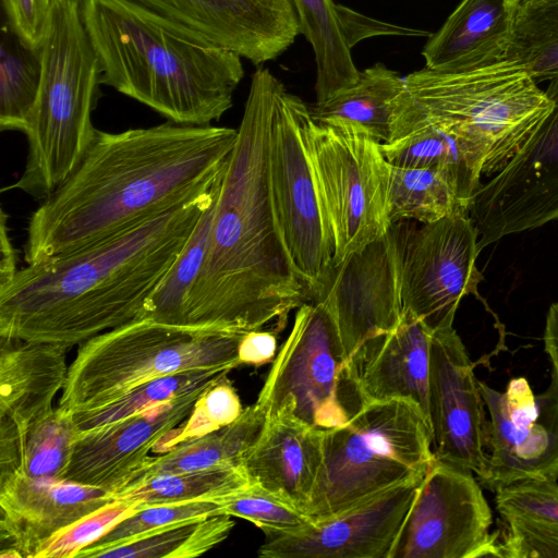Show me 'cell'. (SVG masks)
I'll use <instances>...</instances> for the list:
<instances>
[{
	"mask_svg": "<svg viewBox=\"0 0 558 558\" xmlns=\"http://www.w3.org/2000/svg\"><path fill=\"white\" fill-rule=\"evenodd\" d=\"M236 136L232 128L171 121L97 130L72 173L32 214L26 264L88 247L208 192Z\"/></svg>",
	"mask_w": 558,
	"mask_h": 558,
	"instance_id": "obj_1",
	"label": "cell"
},
{
	"mask_svg": "<svg viewBox=\"0 0 558 558\" xmlns=\"http://www.w3.org/2000/svg\"><path fill=\"white\" fill-rule=\"evenodd\" d=\"M279 80L252 75L238 136L220 178L209 243L183 307L182 325L246 332L311 302L278 217L270 179V132Z\"/></svg>",
	"mask_w": 558,
	"mask_h": 558,
	"instance_id": "obj_2",
	"label": "cell"
},
{
	"mask_svg": "<svg viewBox=\"0 0 558 558\" xmlns=\"http://www.w3.org/2000/svg\"><path fill=\"white\" fill-rule=\"evenodd\" d=\"M220 178L208 192L123 233L19 269L0 288V337L70 349L142 318L215 201Z\"/></svg>",
	"mask_w": 558,
	"mask_h": 558,
	"instance_id": "obj_3",
	"label": "cell"
},
{
	"mask_svg": "<svg viewBox=\"0 0 558 558\" xmlns=\"http://www.w3.org/2000/svg\"><path fill=\"white\" fill-rule=\"evenodd\" d=\"M82 10L101 84L178 124L208 125L232 107L244 76L238 53L119 0H82Z\"/></svg>",
	"mask_w": 558,
	"mask_h": 558,
	"instance_id": "obj_4",
	"label": "cell"
},
{
	"mask_svg": "<svg viewBox=\"0 0 558 558\" xmlns=\"http://www.w3.org/2000/svg\"><path fill=\"white\" fill-rule=\"evenodd\" d=\"M39 51L41 82L24 133L26 161L10 189L45 199L72 173L97 133L92 113L101 68L82 0H52Z\"/></svg>",
	"mask_w": 558,
	"mask_h": 558,
	"instance_id": "obj_5",
	"label": "cell"
},
{
	"mask_svg": "<svg viewBox=\"0 0 558 558\" xmlns=\"http://www.w3.org/2000/svg\"><path fill=\"white\" fill-rule=\"evenodd\" d=\"M245 332L138 318L81 344L59 399L73 413L98 409L153 378L241 365Z\"/></svg>",
	"mask_w": 558,
	"mask_h": 558,
	"instance_id": "obj_6",
	"label": "cell"
},
{
	"mask_svg": "<svg viewBox=\"0 0 558 558\" xmlns=\"http://www.w3.org/2000/svg\"><path fill=\"white\" fill-rule=\"evenodd\" d=\"M404 84L430 123L472 146L486 177L508 163L554 107L525 70L506 60L462 72L424 66Z\"/></svg>",
	"mask_w": 558,
	"mask_h": 558,
	"instance_id": "obj_7",
	"label": "cell"
},
{
	"mask_svg": "<svg viewBox=\"0 0 558 558\" xmlns=\"http://www.w3.org/2000/svg\"><path fill=\"white\" fill-rule=\"evenodd\" d=\"M435 459L429 423L404 400L367 401L323 429V465L306 511L313 522L423 475Z\"/></svg>",
	"mask_w": 558,
	"mask_h": 558,
	"instance_id": "obj_8",
	"label": "cell"
},
{
	"mask_svg": "<svg viewBox=\"0 0 558 558\" xmlns=\"http://www.w3.org/2000/svg\"><path fill=\"white\" fill-rule=\"evenodd\" d=\"M364 402L359 367L348 357L328 305L324 301L302 304L256 405L266 418L287 414L312 427L330 429L345 424Z\"/></svg>",
	"mask_w": 558,
	"mask_h": 558,
	"instance_id": "obj_9",
	"label": "cell"
},
{
	"mask_svg": "<svg viewBox=\"0 0 558 558\" xmlns=\"http://www.w3.org/2000/svg\"><path fill=\"white\" fill-rule=\"evenodd\" d=\"M310 149L333 235L335 269L392 227L390 163L379 141L348 122H317L313 118Z\"/></svg>",
	"mask_w": 558,
	"mask_h": 558,
	"instance_id": "obj_10",
	"label": "cell"
},
{
	"mask_svg": "<svg viewBox=\"0 0 558 558\" xmlns=\"http://www.w3.org/2000/svg\"><path fill=\"white\" fill-rule=\"evenodd\" d=\"M312 122L311 108L279 81L270 132L272 194L290 253L317 301L332 277L335 242L312 163Z\"/></svg>",
	"mask_w": 558,
	"mask_h": 558,
	"instance_id": "obj_11",
	"label": "cell"
},
{
	"mask_svg": "<svg viewBox=\"0 0 558 558\" xmlns=\"http://www.w3.org/2000/svg\"><path fill=\"white\" fill-rule=\"evenodd\" d=\"M473 472L434 459L389 558H502L499 531Z\"/></svg>",
	"mask_w": 558,
	"mask_h": 558,
	"instance_id": "obj_12",
	"label": "cell"
},
{
	"mask_svg": "<svg viewBox=\"0 0 558 558\" xmlns=\"http://www.w3.org/2000/svg\"><path fill=\"white\" fill-rule=\"evenodd\" d=\"M554 107L518 153L474 193L469 206L480 251L500 239L558 219V77Z\"/></svg>",
	"mask_w": 558,
	"mask_h": 558,
	"instance_id": "obj_13",
	"label": "cell"
},
{
	"mask_svg": "<svg viewBox=\"0 0 558 558\" xmlns=\"http://www.w3.org/2000/svg\"><path fill=\"white\" fill-rule=\"evenodd\" d=\"M489 414L488 457L477 476L496 493L520 481L558 480V374L535 395L524 377L512 378L504 392L478 380Z\"/></svg>",
	"mask_w": 558,
	"mask_h": 558,
	"instance_id": "obj_14",
	"label": "cell"
},
{
	"mask_svg": "<svg viewBox=\"0 0 558 558\" xmlns=\"http://www.w3.org/2000/svg\"><path fill=\"white\" fill-rule=\"evenodd\" d=\"M478 234L468 211H457L405 230L402 245L403 311L433 332L453 327L461 300L475 293L482 274L475 265Z\"/></svg>",
	"mask_w": 558,
	"mask_h": 558,
	"instance_id": "obj_15",
	"label": "cell"
},
{
	"mask_svg": "<svg viewBox=\"0 0 558 558\" xmlns=\"http://www.w3.org/2000/svg\"><path fill=\"white\" fill-rule=\"evenodd\" d=\"M404 231L393 223L384 236L337 266L317 300L328 305L348 357L357 367L366 350L391 332L402 318Z\"/></svg>",
	"mask_w": 558,
	"mask_h": 558,
	"instance_id": "obj_16",
	"label": "cell"
},
{
	"mask_svg": "<svg viewBox=\"0 0 558 558\" xmlns=\"http://www.w3.org/2000/svg\"><path fill=\"white\" fill-rule=\"evenodd\" d=\"M178 32L225 47L255 65L300 35L291 0H119Z\"/></svg>",
	"mask_w": 558,
	"mask_h": 558,
	"instance_id": "obj_17",
	"label": "cell"
},
{
	"mask_svg": "<svg viewBox=\"0 0 558 558\" xmlns=\"http://www.w3.org/2000/svg\"><path fill=\"white\" fill-rule=\"evenodd\" d=\"M486 405L474 364L453 327L433 332L428 373V422L436 459L473 472L488 457Z\"/></svg>",
	"mask_w": 558,
	"mask_h": 558,
	"instance_id": "obj_18",
	"label": "cell"
},
{
	"mask_svg": "<svg viewBox=\"0 0 558 558\" xmlns=\"http://www.w3.org/2000/svg\"><path fill=\"white\" fill-rule=\"evenodd\" d=\"M424 474L299 532L266 535L257 555L260 558H389Z\"/></svg>",
	"mask_w": 558,
	"mask_h": 558,
	"instance_id": "obj_19",
	"label": "cell"
},
{
	"mask_svg": "<svg viewBox=\"0 0 558 558\" xmlns=\"http://www.w3.org/2000/svg\"><path fill=\"white\" fill-rule=\"evenodd\" d=\"M203 391L80 432L62 480L100 488L113 496L160 440L186 420Z\"/></svg>",
	"mask_w": 558,
	"mask_h": 558,
	"instance_id": "obj_20",
	"label": "cell"
},
{
	"mask_svg": "<svg viewBox=\"0 0 558 558\" xmlns=\"http://www.w3.org/2000/svg\"><path fill=\"white\" fill-rule=\"evenodd\" d=\"M114 498L59 478H0V558H34L38 547Z\"/></svg>",
	"mask_w": 558,
	"mask_h": 558,
	"instance_id": "obj_21",
	"label": "cell"
},
{
	"mask_svg": "<svg viewBox=\"0 0 558 558\" xmlns=\"http://www.w3.org/2000/svg\"><path fill=\"white\" fill-rule=\"evenodd\" d=\"M323 465V429L280 414L267 418L242 468L257 484L306 514Z\"/></svg>",
	"mask_w": 558,
	"mask_h": 558,
	"instance_id": "obj_22",
	"label": "cell"
},
{
	"mask_svg": "<svg viewBox=\"0 0 558 558\" xmlns=\"http://www.w3.org/2000/svg\"><path fill=\"white\" fill-rule=\"evenodd\" d=\"M380 147L392 166L429 168L445 174L461 206L469 210L482 185V159L465 141L430 123L407 87L397 101L390 140Z\"/></svg>",
	"mask_w": 558,
	"mask_h": 558,
	"instance_id": "obj_23",
	"label": "cell"
},
{
	"mask_svg": "<svg viewBox=\"0 0 558 558\" xmlns=\"http://www.w3.org/2000/svg\"><path fill=\"white\" fill-rule=\"evenodd\" d=\"M519 0H462L422 50L425 68L462 72L502 61Z\"/></svg>",
	"mask_w": 558,
	"mask_h": 558,
	"instance_id": "obj_24",
	"label": "cell"
},
{
	"mask_svg": "<svg viewBox=\"0 0 558 558\" xmlns=\"http://www.w3.org/2000/svg\"><path fill=\"white\" fill-rule=\"evenodd\" d=\"M432 336L422 320L403 311L399 325L374 342L359 363L364 401L404 400L416 405L428 421Z\"/></svg>",
	"mask_w": 558,
	"mask_h": 558,
	"instance_id": "obj_25",
	"label": "cell"
},
{
	"mask_svg": "<svg viewBox=\"0 0 558 558\" xmlns=\"http://www.w3.org/2000/svg\"><path fill=\"white\" fill-rule=\"evenodd\" d=\"M64 345L0 337V420L27 429L49 415L69 366Z\"/></svg>",
	"mask_w": 558,
	"mask_h": 558,
	"instance_id": "obj_26",
	"label": "cell"
},
{
	"mask_svg": "<svg viewBox=\"0 0 558 558\" xmlns=\"http://www.w3.org/2000/svg\"><path fill=\"white\" fill-rule=\"evenodd\" d=\"M266 420L265 413L256 403L248 405L233 423L184 440L157 456H149L123 487L161 474L204 470L222 464L242 465L245 453L258 438Z\"/></svg>",
	"mask_w": 558,
	"mask_h": 558,
	"instance_id": "obj_27",
	"label": "cell"
},
{
	"mask_svg": "<svg viewBox=\"0 0 558 558\" xmlns=\"http://www.w3.org/2000/svg\"><path fill=\"white\" fill-rule=\"evenodd\" d=\"M404 77L383 63L360 72L357 81L311 108L317 122H348L365 129L380 143L390 140Z\"/></svg>",
	"mask_w": 558,
	"mask_h": 558,
	"instance_id": "obj_28",
	"label": "cell"
},
{
	"mask_svg": "<svg viewBox=\"0 0 558 558\" xmlns=\"http://www.w3.org/2000/svg\"><path fill=\"white\" fill-rule=\"evenodd\" d=\"M300 34L311 44L316 62V102L354 84L356 68L332 0H291Z\"/></svg>",
	"mask_w": 558,
	"mask_h": 558,
	"instance_id": "obj_29",
	"label": "cell"
},
{
	"mask_svg": "<svg viewBox=\"0 0 558 558\" xmlns=\"http://www.w3.org/2000/svg\"><path fill=\"white\" fill-rule=\"evenodd\" d=\"M41 82L39 47L23 41L4 23L0 49V129L26 132Z\"/></svg>",
	"mask_w": 558,
	"mask_h": 558,
	"instance_id": "obj_30",
	"label": "cell"
},
{
	"mask_svg": "<svg viewBox=\"0 0 558 558\" xmlns=\"http://www.w3.org/2000/svg\"><path fill=\"white\" fill-rule=\"evenodd\" d=\"M242 465L222 464L204 470L161 474L121 488L113 498L142 508L195 500H216L251 485Z\"/></svg>",
	"mask_w": 558,
	"mask_h": 558,
	"instance_id": "obj_31",
	"label": "cell"
},
{
	"mask_svg": "<svg viewBox=\"0 0 558 558\" xmlns=\"http://www.w3.org/2000/svg\"><path fill=\"white\" fill-rule=\"evenodd\" d=\"M227 368H195L153 378L98 409L76 412L80 432L105 426L163 402L205 390L228 375Z\"/></svg>",
	"mask_w": 558,
	"mask_h": 558,
	"instance_id": "obj_32",
	"label": "cell"
},
{
	"mask_svg": "<svg viewBox=\"0 0 558 558\" xmlns=\"http://www.w3.org/2000/svg\"><path fill=\"white\" fill-rule=\"evenodd\" d=\"M506 61L536 82L558 77V0H530L517 13Z\"/></svg>",
	"mask_w": 558,
	"mask_h": 558,
	"instance_id": "obj_33",
	"label": "cell"
},
{
	"mask_svg": "<svg viewBox=\"0 0 558 558\" xmlns=\"http://www.w3.org/2000/svg\"><path fill=\"white\" fill-rule=\"evenodd\" d=\"M234 526L226 513L183 521L99 551L106 558H193L222 543Z\"/></svg>",
	"mask_w": 558,
	"mask_h": 558,
	"instance_id": "obj_34",
	"label": "cell"
},
{
	"mask_svg": "<svg viewBox=\"0 0 558 558\" xmlns=\"http://www.w3.org/2000/svg\"><path fill=\"white\" fill-rule=\"evenodd\" d=\"M389 215L392 223L414 219L435 222L464 209L441 172L429 168L390 165Z\"/></svg>",
	"mask_w": 558,
	"mask_h": 558,
	"instance_id": "obj_35",
	"label": "cell"
},
{
	"mask_svg": "<svg viewBox=\"0 0 558 558\" xmlns=\"http://www.w3.org/2000/svg\"><path fill=\"white\" fill-rule=\"evenodd\" d=\"M215 202L216 198L203 214L183 250L147 300L142 318L182 325L185 300L206 257Z\"/></svg>",
	"mask_w": 558,
	"mask_h": 558,
	"instance_id": "obj_36",
	"label": "cell"
},
{
	"mask_svg": "<svg viewBox=\"0 0 558 558\" xmlns=\"http://www.w3.org/2000/svg\"><path fill=\"white\" fill-rule=\"evenodd\" d=\"M78 433L73 412L58 407L27 429L19 468L13 474L62 480Z\"/></svg>",
	"mask_w": 558,
	"mask_h": 558,
	"instance_id": "obj_37",
	"label": "cell"
},
{
	"mask_svg": "<svg viewBox=\"0 0 558 558\" xmlns=\"http://www.w3.org/2000/svg\"><path fill=\"white\" fill-rule=\"evenodd\" d=\"M221 513L222 507L215 500L143 507L119 522L97 542L82 549L75 558H96L104 549L135 541L172 524Z\"/></svg>",
	"mask_w": 558,
	"mask_h": 558,
	"instance_id": "obj_38",
	"label": "cell"
},
{
	"mask_svg": "<svg viewBox=\"0 0 558 558\" xmlns=\"http://www.w3.org/2000/svg\"><path fill=\"white\" fill-rule=\"evenodd\" d=\"M495 494L496 509L505 524L515 523L558 536L557 481H520Z\"/></svg>",
	"mask_w": 558,
	"mask_h": 558,
	"instance_id": "obj_39",
	"label": "cell"
},
{
	"mask_svg": "<svg viewBox=\"0 0 558 558\" xmlns=\"http://www.w3.org/2000/svg\"><path fill=\"white\" fill-rule=\"evenodd\" d=\"M215 501L223 513L250 521L265 536L295 533L313 523L308 515L254 483Z\"/></svg>",
	"mask_w": 558,
	"mask_h": 558,
	"instance_id": "obj_40",
	"label": "cell"
},
{
	"mask_svg": "<svg viewBox=\"0 0 558 558\" xmlns=\"http://www.w3.org/2000/svg\"><path fill=\"white\" fill-rule=\"evenodd\" d=\"M240 397L227 376L207 387L196 399L192 412L170 430L154 449L161 453L173 446L227 426L243 412Z\"/></svg>",
	"mask_w": 558,
	"mask_h": 558,
	"instance_id": "obj_41",
	"label": "cell"
},
{
	"mask_svg": "<svg viewBox=\"0 0 558 558\" xmlns=\"http://www.w3.org/2000/svg\"><path fill=\"white\" fill-rule=\"evenodd\" d=\"M141 508L135 501L114 498L46 541L38 547L34 558H75L82 549L97 542Z\"/></svg>",
	"mask_w": 558,
	"mask_h": 558,
	"instance_id": "obj_42",
	"label": "cell"
},
{
	"mask_svg": "<svg viewBox=\"0 0 558 558\" xmlns=\"http://www.w3.org/2000/svg\"><path fill=\"white\" fill-rule=\"evenodd\" d=\"M507 527L500 549L502 558H558V536L515 523Z\"/></svg>",
	"mask_w": 558,
	"mask_h": 558,
	"instance_id": "obj_43",
	"label": "cell"
},
{
	"mask_svg": "<svg viewBox=\"0 0 558 558\" xmlns=\"http://www.w3.org/2000/svg\"><path fill=\"white\" fill-rule=\"evenodd\" d=\"M52 0H2L7 21L19 37L39 47Z\"/></svg>",
	"mask_w": 558,
	"mask_h": 558,
	"instance_id": "obj_44",
	"label": "cell"
},
{
	"mask_svg": "<svg viewBox=\"0 0 558 558\" xmlns=\"http://www.w3.org/2000/svg\"><path fill=\"white\" fill-rule=\"evenodd\" d=\"M337 13L345 39L351 49L361 40L383 35L425 36L429 33L421 29L398 26L363 15L337 3Z\"/></svg>",
	"mask_w": 558,
	"mask_h": 558,
	"instance_id": "obj_45",
	"label": "cell"
},
{
	"mask_svg": "<svg viewBox=\"0 0 558 558\" xmlns=\"http://www.w3.org/2000/svg\"><path fill=\"white\" fill-rule=\"evenodd\" d=\"M276 333L274 331L256 329L243 335L238 348V357L241 365L260 366L272 362L276 357Z\"/></svg>",
	"mask_w": 558,
	"mask_h": 558,
	"instance_id": "obj_46",
	"label": "cell"
},
{
	"mask_svg": "<svg viewBox=\"0 0 558 558\" xmlns=\"http://www.w3.org/2000/svg\"><path fill=\"white\" fill-rule=\"evenodd\" d=\"M7 220L8 215L2 210L0 223V288L9 284L19 271L16 251L10 238Z\"/></svg>",
	"mask_w": 558,
	"mask_h": 558,
	"instance_id": "obj_47",
	"label": "cell"
},
{
	"mask_svg": "<svg viewBox=\"0 0 558 558\" xmlns=\"http://www.w3.org/2000/svg\"><path fill=\"white\" fill-rule=\"evenodd\" d=\"M544 350L558 374V302L549 306L544 330Z\"/></svg>",
	"mask_w": 558,
	"mask_h": 558,
	"instance_id": "obj_48",
	"label": "cell"
},
{
	"mask_svg": "<svg viewBox=\"0 0 558 558\" xmlns=\"http://www.w3.org/2000/svg\"><path fill=\"white\" fill-rule=\"evenodd\" d=\"M519 1H520V2H522V3H524V2H527V1H530V0H519Z\"/></svg>",
	"mask_w": 558,
	"mask_h": 558,
	"instance_id": "obj_49",
	"label": "cell"
}]
</instances>
